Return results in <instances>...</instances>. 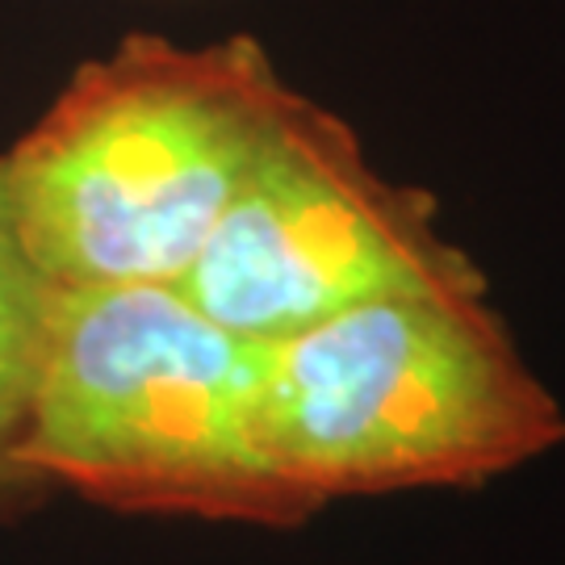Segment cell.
I'll use <instances>...</instances> for the list:
<instances>
[{
    "mask_svg": "<svg viewBox=\"0 0 565 565\" xmlns=\"http://www.w3.org/2000/svg\"><path fill=\"white\" fill-rule=\"evenodd\" d=\"M60 285L46 281L25 252L0 160V486L25 482L18 469V445L30 415V394L39 382L42 348Z\"/></svg>",
    "mask_w": 565,
    "mask_h": 565,
    "instance_id": "cell-5",
    "label": "cell"
},
{
    "mask_svg": "<svg viewBox=\"0 0 565 565\" xmlns=\"http://www.w3.org/2000/svg\"><path fill=\"white\" fill-rule=\"evenodd\" d=\"M177 289L231 335L268 343L373 298L486 281L427 193L385 181L331 109L298 97Z\"/></svg>",
    "mask_w": 565,
    "mask_h": 565,
    "instance_id": "cell-4",
    "label": "cell"
},
{
    "mask_svg": "<svg viewBox=\"0 0 565 565\" xmlns=\"http://www.w3.org/2000/svg\"><path fill=\"white\" fill-rule=\"evenodd\" d=\"M264 452L285 503L473 486L565 440V411L520 361L486 289L373 298L256 343Z\"/></svg>",
    "mask_w": 565,
    "mask_h": 565,
    "instance_id": "cell-2",
    "label": "cell"
},
{
    "mask_svg": "<svg viewBox=\"0 0 565 565\" xmlns=\"http://www.w3.org/2000/svg\"><path fill=\"white\" fill-rule=\"evenodd\" d=\"M298 97L256 39L130 34L0 156L25 252L60 289L181 285Z\"/></svg>",
    "mask_w": 565,
    "mask_h": 565,
    "instance_id": "cell-1",
    "label": "cell"
},
{
    "mask_svg": "<svg viewBox=\"0 0 565 565\" xmlns=\"http://www.w3.org/2000/svg\"><path fill=\"white\" fill-rule=\"evenodd\" d=\"M18 469L126 511L298 524L264 452L256 343L177 285L60 289Z\"/></svg>",
    "mask_w": 565,
    "mask_h": 565,
    "instance_id": "cell-3",
    "label": "cell"
}]
</instances>
